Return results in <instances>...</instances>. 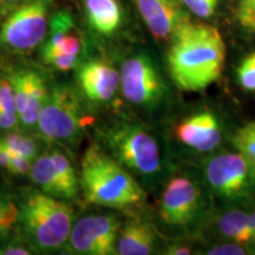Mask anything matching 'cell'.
Wrapping results in <instances>:
<instances>
[{"label":"cell","mask_w":255,"mask_h":255,"mask_svg":"<svg viewBox=\"0 0 255 255\" xmlns=\"http://www.w3.org/2000/svg\"><path fill=\"white\" fill-rule=\"evenodd\" d=\"M19 228L38 252L60 250L73 226V209L58 197L27 190L19 201Z\"/></svg>","instance_id":"277c9868"},{"label":"cell","mask_w":255,"mask_h":255,"mask_svg":"<svg viewBox=\"0 0 255 255\" xmlns=\"http://www.w3.org/2000/svg\"><path fill=\"white\" fill-rule=\"evenodd\" d=\"M0 7H1V0H0Z\"/></svg>","instance_id":"8d00e7d4"},{"label":"cell","mask_w":255,"mask_h":255,"mask_svg":"<svg viewBox=\"0 0 255 255\" xmlns=\"http://www.w3.org/2000/svg\"><path fill=\"white\" fill-rule=\"evenodd\" d=\"M0 113H17L13 89L9 78L0 79Z\"/></svg>","instance_id":"f1b7e54d"},{"label":"cell","mask_w":255,"mask_h":255,"mask_svg":"<svg viewBox=\"0 0 255 255\" xmlns=\"http://www.w3.org/2000/svg\"><path fill=\"white\" fill-rule=\"evenodd\" d=\"M32 162L33 161L27 157H23V156H18V155H12L7 170L11 174L19 175V176L27 175L30 174L31 171Z\"/></svg>","instance_id":"1f68e13d"},{"label":"cell","mask_w":255,"mask_h":255,"mask_svg":"<svg viewBox=\"0 0 255 255\" xmlns=\"http://www.w3.org/2000/svg\"><path fill=\"white\" fill-rule=\"evenodd\" d=\"M79 88L85 97L94 103H108L121 85L120 72L98 59L88 60L77 71Z\"/></svg>","instance_id":"4fadbf2b"},{"label":"cell","mask_w":255,"mask_h":255,"mask_svg":"<svg viewBox=\"0 0 255 255\" xmlns=\"http://www.w3.org/2000/svg\"><path fill=\"white\" fill-rule=\"evenodd\" d=\"M203 254L208 255H247L254 254V252L244 245L237 244L233 241L221 240L219 244L213 245V246L207 247Z\"/></svg>","instance_id":"4316f807"},{"label":"cell","mask_w":255,"mask_h":255,"mask_svg":"<svg viewBox=\"0 0 255 255\" xmlns=\"http://www.w3.org/2000/svg\"><path fill=\"white\" fill-rule=\"evenodd\" d=\"M26 1H28V0H1V5L4 6L5 11H7V9L15 8L17 6L23 5Z\"/></svg>","instance_id":"d590c367"},{"label":"cell","mask_w":255,"mask_h":255,"mask_svg":"<svg viewBox=\"0 0 255 255\" xmlns=\"http://www.w3.org/2000/svg\"><path fill=\"white\" fill-rule=\"evenodd\" d=\"M175 137L197 152H212L221 144L223 133L219 117L210 110H201L184 117L175 127Z\"/></svg>","instance_id":"8fae6325"},{"label":"cell","mask_w":255,"mask_h":255,"mask_svg":"<svg viewBox=\"0 0 255 255\" xmlns=\"http://www.w3.org/2000/svg\"><path fill=\"white\" fill-rule=\"evenodd\" d=\"M50 0H28L12 12L0 30V44L17 53H27L47 34Z\"/></svg>","instance_id":"9c48e42d"},{"label":"cell","mask_w":255,"mask_h":255,"mask_svg":"<svg viewBox=\"0 0 255 255\" xmlns=\"http://www.w3.org/2000/svg\"><path fill=\"white\" fill-rule=\"evenodd\" d=\"M18 126L17 113H0V131H13Z\"/></svg>","instance_id":"d6a6232c"},{"label":"cell","mask_w":255,"mask_h":255,"mask_svg":"<svg viewBox=\"0 0 255 255\" xmlns=\"http://www.w3.org/2000/svg\"><path fill=\"white\" fill-rule=\"evenodd\" d=\"M49 154L52 158L59 181L62 183L64 199H73L78 194V178L71 161L60 149H52Z\"/></svg>","instance_id":"ffe728a7"},{"label":"cell","mask_w":255,"mask_h":255,"mask_svg":"<svg viewBox=\"0 0 255 255\" xmlns=\"http://www.w3.org/2000/svg\"><path fill=\"white\" fill-rule=\"evenodd\" d=\"M157 233L150 223L142 220H130L121 227L117 239V254H152L157 247Z\"/></svg>","instance_id":"9a60e30c"},{"label":"cell","mask_w":255,"mask_h":255,"mask_svg":"<svg viewBox=\"0 0 255 255\" xmlns=\"http://www.w3.org/2000/svg\"><path fill=\"white\" fill-rule=\"evenodd\" d=\"M73 28H75V21L70 12L59 11L52 15L50 20L49 38L41 50L43 59H47L49 57L60 52L65 40L73 32Z\"/></svg>","instance_id":"ac0fdd59"},{"label":"cell","mask_w":255,"mask_h":255,"mask_svg":"<svg viewBox=\"0 0 255 255\" xmlns=\"http://www.w3.org/2000/svg\"><path fill=\"white\" fill-rule=\"evenodd\" d=\"M37 72L32 70H24V71H18L12 77H9L12 89H13L15 111L18 116L26 108L28 98H30L32 88H33V82L36 78Z\"/></svg>","instance_id":"7402d4cb"},{"label":"cell","mask_w":255,"mask_h":255,"mask_svg":"<svg viewBox=\"0 0 255 255\" xmlns=\"http://www.w3.org/2000/svg\"><path fill=\"white\" fill-rule=\"evenodd\" d=\"M32 182L47 195L64 199V191L56 167L49 152H44L32 162L30 171Z\"/></svg>","instance_id":"e0dca14e"},{"label":"cell","mask_w":255,"mask_h":255,"mask_svg":"<svg viewBox=\"0 0 255 255\" xmlns=\"http://www.w3.org/2000/svg\"><path fill=\"white\" fill-rule=\"evenodd\" d=\"M121 221L111 214L87 215L72 226L68 239V250L79 255L117 254V239Z\"/></svg>","instance_id":"30bf717a"},{"label":"cell","mask_w":255,"mask_h":255,"mask_svg":"<svg viewBox=\"0 0 255 255\" xmlns=\"http://www.w3.org/2000/svg\"><path fill=\"white\" fill-rule=\"evenodd\" d=\"M120 76V88L129 103L143 109H156L167 100V83L146 53H138L126 59Z\"/></svg>","instance_id":"ba28073f"},{"label":"cell","mask_w":255,"mask_h":255,"mask_svg":"<svg viewBox=\"0 0 255 255\" xmlns=\"http://www.w3.org/2000/svg\"><path fill=\"white\" fill-rule=\"evenodd\" d=\"M12 152L8 150L7 146H6L4 143L0 139V167L7 169L9 161H11Z\"/></svg>","instance_id":"e575fe53"},{"label":"cell","mask_w":255,"mask_h":255,"mask_svg":"<svg viewBox=\"0 0 255 255\" xmlns=\"http://www.w3.org/2000/svg\"><path fill=\"white\" fill-rule=\"evenodd\" d=\"M212 228L220 240L244 245L255 253V209L240 205L223 207L213 219Z\"/></svg>","instance_id":"5bb4252c"},{"label":"cell","mask_w":255,"mask_h":255,"mask_svg":"<svg viewBox=\"0 0 255 255\" xmlns=\"http://www.w3.org/2000/svg\"><path fill=\"white\" fill-rule=\"evenodd\" d=\"M36 253L30 244L24 245L23 241H13L11 239L0 244V255H31Z\"/></svg>","instance_id":"f546056e"},{"label":"cell","mask_w":255,"mask_h":255,"mask_svg":"<svg viewBox=\"0 0 255 255\" xmlns=\"http://www.w3.org/2000/svg\"><path fill=\"white\" fill-rule=\"evenodd\" d=\"M202 175L207 189L225 205H242L255 197V175L238 150L207 158Z\"/></svg>","instance_id":"8992f818"},{"label":"cell","mask_w":255,"mask_h":255,"mask_svg":"<svg viewBox=\"0 0 255 255\" xmlns=\"http://www.w3.org/2000/svg\"><path fill=\"white\" fill-rule=\"evenodd\" d=\"M81 95L68 84H57L49 91L37 128L47 141L75 144L88 124Z\"/></svg>","instance_id":"5b68a950"},{"label":"cell","mask_w":255,"mask_h":255,"mask_svg":"<svg viewBox=\"0 0 255 255\" xmlns=\"http://www.w3.org/2000/svg\"><path fill=\"white\" fill-rule=\"evenodd\" d=\"M47 96H49V91L46 89L45 82H44L43 77L39 73L37 72L26 108L18 116L19 126L25 128V129H31V128L37 126L41 110H43L44 104L47 100Z\"/></svg>","instance_id":"d6986e66"},{"label":"cell","mask_w":255,"mask_h":255,"mask_svg":"<svg viewBox=\"0 0 255 255\" xmlns=\"http://www.w3.org/2000/svg\"><path fill=\"white\" fill-rule=\"evenodd\" d=\"M1 142L7 146L12 155L23 156L33 161L38 152V145L33 138L18 131H8L0 137Z\"/></svg>","instance_id":"cb8c5ba5"},{"label":"cell","mask_w":255,"mask_h":255,"mask_svg":"<svg viewBox=\"0 0 255 255\" xmlns=\"http://www.w3.org/2000/svg\"><path fill=\"white\" fill-rule=\"evenodd\" d=\"M78 57L76 55H56L46 59L45 63L52 65L59 71H69L77 65Z\"/></svg>","instance_id":"4dcf8cb0"},{"label":"cell","mask_w":255,"mask_h":255,"mask_svg":"<svg viewBox=\"0 0 255 255\" xmlns=\"http://www.w3.org/2000/svg\"><path fill=\"white\" fill-rule=\"evenodd\" d=\"M107 152L131 173L141 184L154 186L164 173L161 141L141 123L120 121L102 132Z\"/></svg>","instance_id":"3957f363"},{"label":"cell","mask_w":255,"mask_h":255,"mask_svg":"<svg viewBox=\"0 0 255 255\" xmlns=\"http://www.w3.org/2000/svg\"><path fill=\"white\" fill-rule=\"evenodd\" d=\"M188 11L201 19H208L215 14L220 0H180Z\"/></svg>","instance_id":"484cf974"},{"label":"cell","mask_w":255,"mask_h":255,"mask_svg":"<svg viewBox=\"0 0 255 255\" xmlns=\"http://www.w3.org/2000/svg\"><path fill=\"white\" fill-rule=\"evenodd\" d=\"M237 19L245 30L255 33V0H239Z\"/></svg>","instance_id":"83f0119b"},{"label":"cell","mask_w":255,"mask_h":255,"mask_svg":"<svg viewBox=\"0 0 255 255\" xmlns=\"http://www.w3.org/2000/svg\"><path fill=\"white\" fill-rule=\"evenodd\" d=\"M226 53L218 28L188 20L171 38L167 57L169 72L181 90L203 91L221 78Z\"/></svg>","instance_id":"6da1fadb"},{"label":"cell","mask_w":255,"mask_h":255,"mask_svg":"<svg viewBox=\"0 0 255 255\" xmlns=\"http://www.w3.org/2000/svg\"><path fill=\"white\" fill-rule=\"evenodd\" d=\"M81 184L85 199L105 208L129 210L145 201L142 184L122 164L98 145H90L81 163Z\"/></svg>","instance_id":"7a4b0ae2"},{"label":"cell","mask_w":255,"mask_h":255,"mask_svg":"<svg viewBox=\"0 0 255 255\" xmlns=\"http://www.w3.org/2000/svg\"><path fill=\"white\" fill-rule=\"evenodd\" d=\"M167 252H164V254L169 255H188L194 253V248L190 245L186 244L184 241H176L174 244H171L170 246L167 247Z\"/></svg>","instance_id":"836d02e7"},{"label":"cell","mask_w":255,"mask_h":255,"mask_svg":"<svg viewBox=\"0 0 255 255\" xmlns=\"http://www.w3.org/2000/svg\"><path fill=\"white\" fill-rule=\"evenodd\" d=\"M206 212L205 190L194 175L181 171L169 178L158 209L164 226L177 232H189L203 221Z\"/></svg>","instance_id":"52a82bcc"},{"label":"cell","mask_w":255,"mask_h":255,"mask_svg":"<svg viewBox=\"0 0 255 255\" xmlns=\"http://www.w3.org/2000/svg\"><path fill=\"white\" fill-rule=\"evenodd\" d=\"M90 26L103 36H111L123 21V9L117 0H84Z\"/></svg>","instance_id":"2e32d148"},{"label":"cell","mask_w":255,"mask_h":255,"mask_svg":"<svg viewBox=\"0 0 255 255\" xmlns=\"http://www.w3.org/2000/svg\"><path fill=\"white\" fill-rule=\"evenodd\" d=\"M237 81L242 90L255 92V52L245 57L238 65Z\"/></svg>","instance_id":"d4e9b609"},{"label":"cell","mask_w":255,"mask_h":255,"mask_svg":"<svg viewBox=\"0 0 255 255\" xmlns=\"http://www.w3.org/2000/svg\"><path fill=\"white\" fill-rule=\"evenodd\" d=\"M19 227V203L7 194L0 193V244L12 238Z\"/></svg>","instance_id":"44dd1931"},{"label":"cell","mask_w":255,"mask_h":255,"mask_svg":"<svg viewBox=\"0 0 255 255\" xmlns=\"http://www.w3.org/2000/svg\"><path fill=\"white\" fill-rule=\"evenodd\" d=\"M235 149L247 159L255 175V121L247 123L235 132L233 137Z\"/></svg>","instance_id":"603a6c76"},{"label":"cell","mask_w":255,"mask_h":255,"mask_svg":"<svg viewBox=\"0 0 255 255\" xmlns=\"http://www.w3.org/2000/svg\"><path fill=\"white\" fill-rule=\"evenodd\" d=\"M135 2L146 27L158 40H171L181 25L188 21L180 0H135Z\"/></svg>","instance_id":"7c38bea8"}]
</instances>
